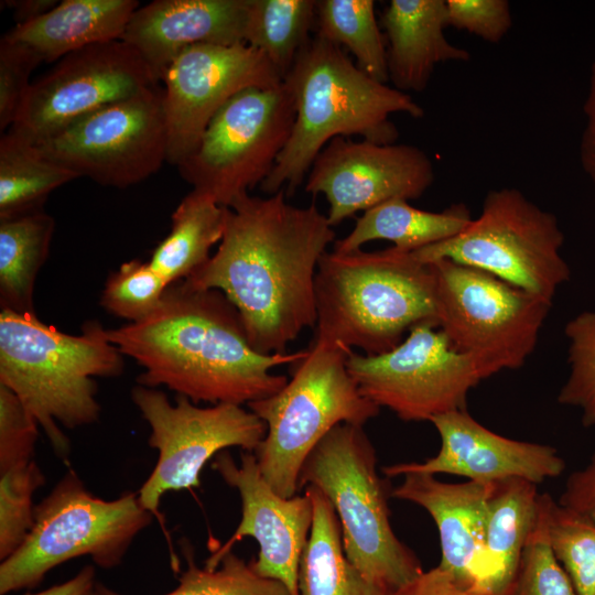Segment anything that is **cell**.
I'll return each instance as SVG.
<instances>
[{"label": "cell", "mask_w": 595, "mask_h": 595, "mask_svg": "<svg viewBox=\"0 0 595 595\" xmlns=\"http://www.w3.org/2000/svg\"><path fill=\"white\" fill-rule=\"evenodd\" d=\"M284 190L240 196L226 208L214 255L184 280L218 290L237 309L248 340L261 354H285L317 322L315 278L336 234L313 202L290 204Z\"/></svg>", "instance_id": "obj_1"}, {"label": "cell", "mask_w": 595, "mask_h": 595, "mask_svg": "<svg viewBox=\"0 0 595 595\" xmlns=\"http://www.w3.org/2000/svg\"><path fill=\"white\" fill-rule=\"evenodd\" d=\"M106 335L143 368L138 385L164 386L194 403L242 405L272 396L289 380L272 369L305 354L256 351L224 293L184 281L169 286L150 316L106 329Z\"/></svg>", "instance_id": "obj_2"}, {"label": "cell", "mask_w": 595, "mask_h": 595, "mask_svg": "<svg viewBox=\"0 0 595 595\" xmlns=\"http://www.w3.org/2000/svg\"><path fill=\"white\" fill-rule=\"evenodd\" d=\"M295 108L290 139L274 167L260 184L272 195L286 196L305 182L324 147L337 137L396 143L399 131L393 113L420 119L424 109L393 86L364 73L339 46L318 35L310 39L283 78Z\"/></svg>", "instance_id": "obj_3"}, {"label": "cell", "mask_w": 595, "mask_h": 595, "mask_svg": "<svg viewBox=\"0 0 595 595\" xmlns=\"http://www.w3.org/2000/svg\"><path fill=\"white\" fill-rule=\"evenodd\" d=\"M123 355L97 321L71 335L35 313L0 312V385L36 420L60 458L69 452L58 424L76 429L98 421L96 377H117Z\"/></svg>", "instance_id": "obj_4"}, {"label": "cell", "mask_w": 595, "mask_h": 595, "mask_svg": "<svg viewBox=\"0 0 595 595\" xmlns=\"http://www.w3.org/2000/svg\"><path fill=\"white\" fill-rule=\"evenodd\" d=\"M436 281L431 263L413 251L325 252L315 278V337L365 355L398 346L424 322L437 325ZM439 327V326H437Z\"/></svg>", "instance_id": "obj_5"}, {"label": "cell", "mask_w": 595, "mask_h": 595, "mask_svg": "<svg viewBox=\"0 0 595 595\" xmlns=\"http://www.w3.org/2000/svg\"><path fill=\"white\" fill-rule=\"evenodd\" d=\"M351 351L314 336L304 356L291 364L292 376L284 387L247 404L267 425L253 452L258 467L282 497L298 495L305 461L333 428L342 423L364 426L380 411L347 370Z\"/></svg>", "instance_id": "obj_6"}, {"label": "cell", "mask_w": 595, "mask_h": 595, "mask_svg": "<svg viewBox=\"0 0 595 595\" xmlns=\"http://www.w3.org/2000/svg\"><path fill=\"white\" fill-rule=\"evenodd\" d=\"M313 486L332 505L345 554L370 583L392 592L422 571L415 554L394 534L389 520L387 484L364 426L342 423L305 461L300 489Z\"/></svg>", "instance_id": "obj_7"}, {"label": "cell", "mask_w": 595, "mask_h": 595, "mask_svg": "<svg viewBox=\"0 0 595 595\" xmlns=\"http://www.w3.org/2000/svg\"><path fill=\"white\" fill-rule=\"evenodd\" d=\"M153 515L138 493L113 500L91 494L74 469H68L35 506L33 527L23 543L0 563V595L40 585L54 567L89 556L99 567L119 566L137 536Z\"/></svg>", "instance_id": "obj_8"}, {"label": "cell", "mask_w": 595, "mask_h": 595, "mask_svg": "<svg viewBox=\"0 0 595 595\" xmlns=\"http://www.w3.org/2000/svg\"><path fill=\"white\" fill-rule=\"evenodd\" d=\"M564 234L554 214L513 187L489 191L479 216L458 235L413 251L424 263L446 259L486 271L553 303L571 270L561 256Z\"/></svg>", "instance_id": "obj_9"}, {"label": "cell", "mask_w": 595, "mask_h": 595, "mask_svg": "<svg viewBox=\"0 0 595 595\" xmlns=\"http://www.w3.org/2000/svg\"><path fill=\"white\" fill-rule=\"evenodd\" d=\"M431 264L437 326L451 345L496 374L522 367L552 303L476 268L446 259Z\"/></svg>", "instance_id": "obj_10"}, {"label": "cell", "mask_w": 595, "mask_h": 595, "mask_svg": "<svg viewBox=\"0 0 595 595\" xmlns=\"http://www.w3.org/2000/svg\"><path fill=\"white\" fill-rule=\"evenodd\" d=\"M294 118L293 97L283 80L245 89L215 115L197 149L177 166L180 175L194 191L230 207L271 173Z\"/></svg>", "instance_id": "obj_11"}, {"label": "cell", "mask_w": 595, "mask_h": 595, "mask_svg": "<svg viewBox=\"0 0 595 595\" xmlns=\"http://www.w3.org/2000/svg\"><path fill=\"white\" fill-rule=\"evenodd\" d=\"M346 365L367 399L407 422L467 410L469 391L496 374L482 360L455 349L432 322L413 326L386 353L351 351Z\"/></svg>", "instance_id": "obj_12"}, {"label": "cell", "mask_w": 595, "mask_h": 595, "mask_svg": "<svg viewBox=\"0 0 595 595\" xmlns=\"http://www.w3.org/2000/svg\"><path fill=\"white\" fill-rule=\"evenodd\" d=\"M131 399L150 426L149 445L159 452L138 491L152 515L167 491L199 487L201 472L212 457L231 446L253 453L267 433L266 423L239 404L198 407L184 396L172 404L163 391L141 385L132 388Z\"/></svg>", "instance_id": "obj_13"}, {"label": "cell", "mask_w": 595, "mask_h": 595, "mask_svg": "<svg viewBox=\"0 0 595 595\" xmlns=\"http://www.w3.org/2000/svg\"><path fill=\"white\" fill-rule=\"evenodd\" d=\"M36 147L78 177L117 188L138 184L166 162L163 87L155 85L98 109Z\"/></svg>", "instance_id": "obj_14"}, {"label": "cell", "mask_w": 595, "mask_h": 595, "mask_svg": "<svg viewBox=\"0 0 595 595\" xmlns=\"http://www.w3.org/2000/svg\"><path fill=\"white\" fill-rule=\"evenodd\" d=\"M160 82L122 40L73 52L31 83L8 131L37 145L76 120Z\"/></svg>", "instance_id": "obj_15"}, {"label": "cell", "mask_w": 595, "mask_h": 595, "mask_svg": "<svg viewBox=\"0 0 595 595\" xmlns=\"http://www.w3.org/2000/svg\"><path fill=\"white\" fill-rule=\"evenodd\" d=\"M166 162L191 156L215 115L240 91L275 87L281 76L263 53L245 44L191 46L163 72Z\"/></svg>", "instance_id": "obj_16"}, {"label": "cell", "mask_w": 595, "mask_h": 595, "mask_svg": "<svg viewBox=\"0 0 595 595\" xmlns=\"http://www.w3.org/2000/svg\"><path fill=\"white\" fill-rule=\"evenodd\" d=\"M434 177L431 159L415 145L337 137L314 160L304 191L325 197L334 227L388 201L418 199Z\"/></svg>", "instance_id": "obj_17"}, {"label": "cell", "mask_w": 595, "mask_h": 595, "mask_svg": "<svg viewBox=\"0 0 595 595\" xmlns=\"http://www.w3.org/2000/svg\"><path fill=\"white\" fill-rule=\"evenodd\" d=\"M212 466L227 485L238 490L241 518L234 534L206 560L205 567L216 569L236 542L251 537L259 545L258 558L251 561L255 571L281 582L290 595H300V562L313 522L309 494L291 498L277 494L263 478L251 452L241 453L237 464L229 452L223 451Z\"/></svg>", "instance_id": "obj_18"}, {"label": "cell", "mask_w": 595, "mask_h": 595, "mask_svg": "<svg viewBox=\"0 0 595 595\" xmlns=\"http://www.w3.org/2000/svg\"><path fill=\"white\" fill-rule=\"evenodd\" d=\"M430 422L441 437L439 453L422 463L383 466L381 472L386 477L446 473L479 483L522 478L538 485L558 477L565 468L553 446L499 435L482 425L467 410L440 414Z\"/></svg>", "instance_id": "obj_19"}, {"label": "cell", "mask_w": 595, "mask_h": 595, "mask_svg": "<svg viewBox=\"0 0 595 595\" xmlns=\"http://www.w3.org/2000/svg\"><path fill=\"white\" fill-rule=\"evenodd\" d=\"M250 0H155L131 15L122 41L136 48L160 82L184 50L245 43Z\"/></svg>", "instance_id": "obj_20"}, {"label": "cell", "mask_w": 595, "mask_h": 595, "mask_svg": "<svg viewBox=\"0 0 595 595\" xmlns=\"http://www.w3.org/2000/svg\"><path fill=\"white\" fill-rule=\"evenodd\" d=\"M402 477L401 484L391 490V497L413 502L430 513L441 542L437 566L462 587L473 591L484 548L493 483L451 484L425 473H409Z\"/></svg>", "instance_id": "obj_21"}, {"label": "cell", "mask_w": 595, "mask_h": 595, "mask_svg": "<svg viewBox=\"0 0 595 595\" xmlns=\"http://www.w3.org/2000/svg\"><path fill=\"white\" fill-rule=\"evenodd\" d=\"M380 26L387 39L389 80L400 91H423L440 63L470 60L467 50L445 36L446 0H391Z\"/></svg>", "instance_id": "obj_22"}, {"label": "cell", "mask_w": 595, "mask_h": 595, "mask_svg": "<svg viewBox=\"0 0 595 595\" xmlns=\"http://www.w3.org/2000/svg\"><path fill=\"white\" fill-rule=\"evenodd\" d=\"M136 0H64L37 19L10 29L3 39L56 63L80 48L122 39Z\"/></svg>", "instance_id": "obj_23"}, {"label": "cell", "mask_w": 595, "mask_h": 595, "mask_svg": "<svg viewBox=\"0 0 595 595\" xmlns=\"http://www.w3.org/2000/svg\"><path fill=\"white\" fill-rule=\"evenodd\" d=\"M539 497L537 484L527 479L493 483L474 592L510 595L526 541L537 518Z\"/></svg>", "instance_id": "obj_24"}, {"label": "cell", "mask_w": 595, "mask_h": 595, "mask_svg": "<svg viewBox=\"0 0 595 595\" xmlns=\"http://www.w3.org/2000/svg\"><path fill=\"white\" fill-rule=\"evenodd\" d=\"M472 220L464 204L435 213L405 199H392L364 212L350 232L335 240L333 250L353 252L372 240H387L399 249L415 251L458 235Z\"/></svg>", "instance_id": "obj_25"}, {"label": "cell", "mask_w": 595, "mask_h": 595, "mask_svg": "<svg viewBox=\"0 0 595 595\" xmlns=\"http://www.w3.org/2000/svg\"><path fill=\"white\" fill-rule=\"evenodd\" d=\"M305 491L313 504V522L300 562V595H389L347 559L340 526L327 498L313 486Z\"/></svg>", "instance_id": "obj_26"}, {"label": "cell", "mask_w": 595, "mask_h": 595, "mask_svg": "<svg viewBox=\"0 0 595 595\" xmlns=\"http://www.w3.org/2000/svg\"><path fill=\"white\" fill-rule=\"evenodd\" d=\"M226 208L194 190L177 205L170 232L149 260L170 285L186 280L209 259L224 235Z\"/></svg>", "instance_id": "obj_27"}, {"label": "cell", "mask_w": 595, "mask_h": 595, "mask_svg": "<svg viewBox=\"0 0 595 595\" xmlns=\"http://www.w3.org/2000/svg\"><path fill=\"white\" fill-rule=\"evenodd\" d=\"M55 221L44 210L0 220V305L35 313L34 285L47 259Z\"/></svg>", "instance_id": "obj_28"}, {"label": "cell", "mask_w": 595, "mask_h": 595, "mask_svg": "<svg viewBox=\"0 0 595 595\" xmlns=\"http://www.w3.org/2000/svg\"><path fill=\"white\" fill-rule=\"evenodd\" d=\"M78 178L11 131L0 138V220L43 210L50 194Z\"/></svg>", "instance_id": "obj_29"}, {"label": "cell", "mask_w": 595, "mask_h": 595, "mask_svg": "<svg viewBox=\"0 0 595 595\" xmlns=\"http://www.w3.org/2000/svg\"><path fill=\"white\" fill-rule=\"evenodd\" d=\"M316 0H250L245 44L264 54L282 80L312 37Z\"/></svg>", "instance_id": "obj_30"}, {"label": "cell", "mask_w": 595, "mask_h": 595, "mask_svg": "<svg viewBox=\"0 0 595 595\" xmlns=\"http://www.w3.org/2000/svg\"><path fill=\"white\" fill-rule=\"evenodd\" d=\"M315 25L316 35L346 48L364 73L380 83L389 82L385 34L374 0H320Z\"/></svg>", "instance_id": "obj_31"}, {"label": "cell", "mask_w": 595, "mask_h": 595, "mask_svg": "<svg viewBox=\"0 0 595 595\" xmlns=\"http://www.w3.org/2000/svg\"><path fill=\"white\" fill-rule=\"evenodd\" d=\"M186 570L178 585L163 595H290L279 581L258 574L251 562L229 551L216 569L198 567L191 547L183 545ZM97 595H123L98 582Z\"/></svg>", "instance_id": "obj_32"}, {"label": "cell", "mask_w": 595, "mask_h": 595, "mask_svg": "<svg viewBox=\"0 0 595 595\" xmlns=\"http://www.w3.org/2000/svg\"><path fill=\"white\" fill-rule=\"evenodd\" d=\"M548 528L553 552L576 595H595V522L552 499Z\"/></svg>", "instance_id": "obj_33"}, {"label": "cell", "mask_w": 595, "mask_h": 595, "mask_svg": "<svg viewBox=\"0 0 595 595\" xmlns=\"http://www.w3.org/2000/svg\"><path fill=\"white\" fill-rule=\"evenodd\" d=\"M552 498L540 494L534 524L526 541L510 595H576L551 547L548 513Z\"/></svg>", "instance_id": "obj_34"}, {"label": "cell", "mask_w": 595, "mask_h": 595, "mask_svg": "<svg viewBox=\"0 0 595 595\" xmlns=\"http://www.w3.org/2000/svg\"><path fill=\"white\" fill-rule=\"evenodd\" d=\"M169 286L149 261L133 259L108 275L100 305L116 317L140 322L160 306Z\"/></svg>", "instance_id": "obj_35"}, {"label": "cell", "mask_w": 595, "mask_h": 595, "mask_svg": "<svg viewBox=\"0 0 595 595\" xmlns=\"http://www.w3.org/2000/svg\"><path fill=\"white\" fill-rule=\"evenodd\" d=\"M35 459L0 470V561L26 539L34 522L33 496L44 484Z\"/></svg>", "instance_id": "obj_36"}, {"label": "cell", "mask_w": 595, "mask_h": 595, "mask_svg": "<svg viewBox=\"0 0 595 595\" xmlns=\"http://www.w3.org/2000/svg\"><path fill=\"white\" fill-rule=\"evenodd\" d=\"M569 339L570 374L558 401L582 410V424L595 425V310L585 311L564 327Z\"/></svg>", "instance_id": "obj_37"}, {"label": "cell", "mask_w": 595, "mask_h": 595, "mask_svg": "<svg viewBox=\"0 0 595 595\" xmlns=\"http://www.w3.org/2000/svg\"><path fill=\"white\" fill-rule=\"evenodd\" d=\"M43 63L28 47L0 40V130L13 125L23 99L31 86L33 71Z\"/></svg>", "instance_id": "obj_38"}, {"label": "cell", "mask_w": 595, "mask_h": 595, "mask_svg": "<svg viewBox=\"0 0 595 595\" xmlns=\"http://www.w3.org/2000/svg\"><path fill=\"white\" fill-rule=\"evenodd\" d=\"M39 428L19 398L0 385V470L34 459Z\"/></svg>", "instance_id": "obj_39"}, {"label": "cell", "mask_w": 595, "mask_h": 595, "mask_svg": "<svg viewBox=\"0 0 595 595\" xmlns=\"http://www.w3.org/2000/svg\"><path fill=\"white\" fill-rule=\"evenodd\" d=\"M448 26L499 43L512 26L507 0H446Z\"/></svg>", "instance_id": "obj_40"}, {"label": "cell", "mask_w": 595, "mask_h": 595, "mask_svg": "<svg viewBox=\"0 0 595 595\" xmlns=\"http://www.w3.org/2000/svg\"><path fill=\"white\" fill-rule=\"evenodd\" d=\"M559 504L595 522V453L584 469L569 477Z\"/></svg>", "instance_id": "obj_41"}, {"label": "cell", "mask_w": 595, "mask_h": 595, "mask_svg": "<svg viewBox=\"0 0 595 595\" xmlns=\"http://www.w3.org/2000/svg\"><path fill=\"white\" fill-rule=\"evenodd\" d=\"M389 595H482L462 587L454 577L435 566L422 571L407 584L389 593Z\"/></svg>", "instance_id": "obj_42"}, {"label": "cell", "mask_w": 595, "mask_h": 595, "mask_svg": "<svg viewBox=\"0 0 595 595\" xmlns=\"http://www.w3.org/2000/svg\"><path fill=\"white\" fill-rule=\"evenodd\" d=\"M95 564L82 567L72 578L36 593L24 595H97Z\"/></svg>", "instance_id": "obj_43"}, {"label": "cell", "mask_w": 595, "mask_h": 595, "mask_svg": "<svg viewBox=\"0 0 595 595\" xmlns=\"http://www.w3.org/2000/svg\"><path fill=\"white\" fill-rule=\"evenodd\" d=\"M58 2L56 0H13L4 1L10 8L17 24H24L37 19L53 9Z\"/></svg>", "instance_id": "obj_44"}, {"label": "cell", "mask_w": 595, "mask_h": 595, "mask_svg": "<svg viewBox=\"0 0 595 595\" xmlns=\"http://www.w3.org/2000/svg\"><path fill=\"white\" fill-rule=\"evenodd\" d=\"M580 159L584 172L595 183V121H587L582 133Z\"/></svg>", "instance_id": "obj_45"}, {"label": "cell", "mask_w": 595, "mask_h": 595, "mask_svg": "<svg viewBox=\"0 0 595 595\" xmlns=\"http://www.w3.org/2000/svg\"><path fill=\"white\" fill-rule=\"evenodd\" d=\"M583 111L587 121H595V60L591 67L588 90L584 101Z\"/></svg>", "instance_id": "obj_46"}]
</instances>
